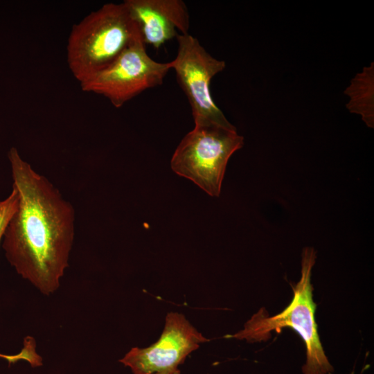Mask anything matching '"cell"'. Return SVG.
<instances>
[{"instance_id": "4fadbf2b", "label": "cell", "mask_w": 374, "mask_h": 374, "mask_svg": "<svg viewBox=\"0 0 374 374\" xmlns=\"http://www.w3.org/2000/svg\"><path fill=\"white\" fill-rule=\"evenodd\" d=\"M327 374H332V373H328ZM350 374H354V372L353 371Z\"/></svg>"}, {"instance_id": "277c9868", "label": "cell", "mask_w": 374, "mask_h": 374, "mask_svg": "<svg viewBox=\"0 0 374 374\" xmlns=\"http://www.w3.org/2000/svg\"><path fill=\"white\" fill-rule=\"evenodd\" d=\"M244 138L234 126L195 125L176 148L170 166L212 197H218L226 167Z\"/></svg>"}, {"instance_id": "9c48e42d", "label": "cell", "mask_w": 374, "mask_h": 374, "mask_svg": "<svg viewBox=\"0 0 374 374\" xmlns=\"http://www.w3.org/2000/svg\"><path fill=\"white\" fill-rule=\"evenodd\" d=\"M373 64L358 74L345 91L350 96L348 109L362 114L369 127H373Z\"/></svg>"}, {"instance_id": "7c38bea8", "label": "cell", "mask_w": 374, "mask_h": 374, "mask_svg": "<svg viewBox=\"0 0 374 374\" xmlns=\"http://www.w3.org/2000/svg\"><path fill=\"white\" fill-rule=\"evenodd\" d=\"M169 374H180V371H179V370H178L177 371H176L175 373H169Z\"/></svg>"}, {"instance_id": "5b68a950", "label": "cell", "mask_w": 374, "mask_h": 374, "mask_svg": "<svg viewBox=\"0 0 374 374\" xmlns=\"http://www.w3.org/2000/svg\"><path fill=\"white\" fill-rule=\"evenodd\" d=\"M177 53L170 62L177 82L190 105L195 125L233 126L212 98V78L225 68L224 61L210 55L190 34L178 35Z\"/></svg>"}, {"instance_id": "ba28073f", "label": "cell", "mask_w": 374, "mask_h": 374, "mask_svg": "<svg viewBox=\"0 0 374 374\" xmlns=\"http://www.w3.org/2000/svg\"><path fill=\"white\" fill-rule=\"evenodd\" d=\"M144 44L159 48L167 41L188 34L190 16L181 0H125Z\"/></svg>"}, {"instance_id": "6da1fadb", "label": "cell", "mask_w": 374, "mask_h": 374, "mask_svg": "<svg viewBox=\"0 0 374 374\" xmlns=\"http://www.w3.org/2000/svg\"><path fill=\"white\" fill-rule=\"evenodd\" d=\"M17 207L3 234L6 256L17 272L41 293L60 287L69 266L74 237V210L57 188L23 160L8 152Z\"/></svg>"}, {"instance_id": "7a4b0ae2", "label": "cell", "mask_w": 374, "mask_h": 374, "mask_svg": "<svg viewBox=\"0 0 374 374\" xmlns=\"http://www.w3.org/2000/svg\"><path fill=\"white\" fill-rule=\"evenodd\" d=\"M141 38L139 27L123 2L105 3L73 26L66 45L69 69L81 84Z\"/></svg>"}, {"instance_id": "8992f818", "label": "cell", "mask_w": 374, "mask_h": 374, "mask_svg": "<svg viewBox=\"0 0 374 374\" xmlns=\"http://www.w3.org/2000/svg\"><path fill=\"white\" fill-rule=\"evenodd\" d=\"M170 69V62H159L148 55L141 38L109 66L80 84L82 90L103 96L120 108L145 90L161 85Z\"/></svg>"}, {"instance_id": "52a82bcc", "label": "cell", "mask_w": 374, "mask_h": 374, "mask_svg": "<svg viewBox=\"0 0 374 374\" xmlns=\"http://www.w3.org/2000/svg\"><path fill=\"white\" fill-rule=\"evenodd\" d=\"M208 341L185 317L169 312L159 340L151 346L132 348L120 362L131 368L134 374H169L177 371L186 357Z\"/></svg>"}, {"instance_id": "3957f363", "label": "cell", "mask_w": 374, "mask_h": 374, "mask_svg": "<svg viewBox=\"0 0 374 374\" xmlns=\"http://www.w3.org/2000/svg\"><path fill=\"white\" fill-rule=\"evenodd\" d=\"M316 261L313 248L303 249L301 260V276L293 287L290 303L279 314L265 316L263 310L246 322L244 328L227 338L246 339L249 342L268 339L272 331L280 332L284 328L293 329L303 339L305 346L306 360L302 367L303 374H327L333 371L321 345L315 320L317 305L313 301L311 283L312 269Z\"/></svg>"}, {"instance_id": "30bf717a", "label": "cell", "mask_w": 374, "mask_h": 374, "mask_svg": "<svg viewBox=\"0 0 374 374\" xmlns=\"http://www.w3.org/2000/svg\"><path fill=\"white\" fill-rule=\"evenodd\" d=\"M17 192L14 187L10 195L4 200L0 201V241L11 217L17 209Z\"/></svg>"}, {"instance_id": "8fae6325", "label": "cell", "mask_w": 374, "mask_h": 374, "mask_svg": "<svg viewBox=\"0 0 374 374\" xmlns=\"http://www.w3.org/2000/svg\"><path fill=\"white\" fill-rule=\"evenodd\" d=\"M0 357L4 358L10 364L19 360H25L30 363L32 366H37L41 362V357L35 351V345L28 341L25 342L24 346L19 353L13 355L0 353Z\"/></svg>"}]
</instances>
